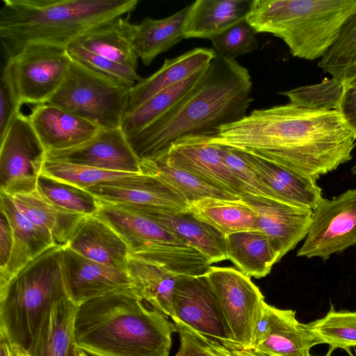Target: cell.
Masks as SVG:
<instances>
[{"mask_svg":"<svg viewBox=\"0 0 356 356\" xmlns=\"http://www.w3.org/2000/svg\"><path fill=\"white\" fill-rule=\"evenodd\" d=\"M209 140L252 151L314 180L351 160L356 146V136L338 111L291 103L255 109Z\"/></svg>","mask_w":356,"mask_h":356,"instance_id":"1","label":"cell"},{"mask_svg":"<svg viewBox=\"0 0 356 356\" xmlns=\"http://www.w3.org/2000/svg\"><path fill=\"white\" fill-rule=\"evenodd\" d=\"M252 87L245 67L217 54L184 97L142 130L127 136L128 142L141 162L164 156L180 138L215 136L222 126L248 115Z\"/></svg>","mask_w":356,"mask_h":356,"instance_id":"2","label":"cell"},{"mask_svg":"<svg viewBox=\"0 0 356 356\" xmlns=\"http://www.w3.org/2000/svg\"><path fill=\"white\" fill-rule=\"evenodd\" d=\"M168 317L134 289L115 291L78 307L73 343L92 356H168Z\"/></svg>","mask_w":356,"mask_h":356,"instance_id":"3","label":"cell"},{"mask_svg":"<svg viewBox=\"0 0 356 356\" xmlns=\"http://www.w3.org/2000/svg\"><path fill=\"white\" fill-rule=\"evenodd\" d=\"M0 39L7 59L33 43L67 47L89 31L134 11L138 0H3Z\"/></svg>","mask_w":356,"mask_h":356,"instance_id":"4","label":"cell"},{"mask_svg":"<svg viewBox=\"0 0 356 356\" xmlns=\"http://www.w3.org/2000/svg\"><path fill=\"white\" fill-rule=\"evenodd\" d=\"M356 10V0H254L247 22L256 32L282 39L294 56L321 58L341 26Z\"/></svg>","mask_w":356,"mask_h":356,"instance_id":"5","label":"cell"},{"mask_svg":"<svg viewBox=\"0 0 356 356\" xmlns=\"http://www.w3.org/2000/svg\"><path fill=\"white\" fill-rule=\"evenodd\" d=\"M60 246L29 262L0 287V332L26 350L46 312L67 296Z\"/></svg>","mask_w":356,"mask_h":356,"instance_id":"6","label":"cell"},{"mask_svg":"<svg viewBox=\"0 0 356 356\" xmlns=\"http://www.w3.org/2000/svg\"><path fill=\"white\" fill-rule=\"evenodd\" d=\"M99 202L95 215L122 237L131 256L162 266L177 275L195 276L207 268L206 258L165 226L120 205Z\"/></svg>","mask_w":356,"mask_h":356,"instance_id":"7","label":"cell"},{"mask_svg":"<svg viewBox=\"0 0 356 356\" xmlns=\"http://www.w3.org/2000/svg\"><path fill=\"white\" fill-rule=\"evenodd\" d=\"M131 87L72 58L60 88L47 104L65 109L103 129L120 128Z\"/></svg>","mask_w":356,"mask_h":356,"instance_id":"8","label":"cell"},{"mask_svg":"<svg viewBox=\"0 0 356 356\" xmlns=\"http://www.w3.org/2000/svg\"><path fill=\"white\" fill-rule=\"evenodd\" d=\"M71 61L67 47L45 43L29 44L8 58L22 104H47L62 84Z\"/></svg>","mask_w":356,"mask_h":356,"instance_id":"9","label":"cell"},{"mask_svg":"<svg viewBox=\"0 0 356 356\" xmlns=\"http://www.w3.org/2000/svg\"><path fill=\"white\" fill-rule=\"evenodd\" d=\"M0 145V191L11 197L35 191L47 152L28 116L15 118Z\"/></svg>","mask_w":356,"mask_h":356,"instance_id":"10","label":"cell"},{"mask_svg":"<svg viewBox=\"0 0 356 356\" xmlns=\"http://www.w3.org/2000/svg\"><path fill=\"white\" fill-rule=\"evenodd\" d=\"M213 291L234 342L251 346L254 326L264 297L250 277L233 267L211 266L204 275Z\"/></svg>","mask_w":356,"mask_h":356,"instance_id":"11","label":"cell"},{"mask_svg":"<svg viewBox=\"0 0 356 356\" xmlns=\"http://www.w3.org/2000/svg\"><path fill=\"white\" fill-rule=\"evenodd\" d=\"M356 244V188L332 200L323 198L313 210L309 232L297 257L323 261Z\"/></svg>","mask_w":356,"mask_h":356,"instance_id":"12","label":"cell"},{"mask_svg":"<svg viewBox=\"0 0 356 356\" xmlns=\"http://www.w3.org/2000/svg\"><path fill=\"white\" fill-rule=\"evenodd\" d=\"M172 309L173 321H179L227 346H238L232 339L218 300L204 275L178 277Z\"/></svg>","mask_w":356,"mask_h":356,"instance_id":"13","label":"cell"},{"mask_svg":"<svg viewBox=\"0 0 356 356\" xmlns=\"http://www.w3.org/2000/svg\"><path fill=\"white\" fill-rule=\"evenodd\" d=\"M86 191L98 200L143 213L175 214L188 211V202L161 179L140 173L131 181L100 184Z\"/></svg>","mask_w":356,"mask_h":356,"instance_id":"14","label":"cell"},{"mask_svg":"<svg viewBox=\"0 0 356 356\" xmlns=\"http://www.w3.org/2000/svg\"><path fill=\"white\" fill-rule=\"evenodd\" d=\"M60 266L67 296L77 307L111 293L134 289L127 271L93 261L66 246L61 248Z\"/></svg>","mask_w":356,"mask_h":356,"instance_id":"15","label":"cell"},{"mask_svg":"<svg viewBox=\"0 0 356 356\" xmlns=\"http://www.w3.org/2000/svg\"><path fill=\"white\" fill-rule=\"evenodd\" d=\"M46 159L109 171L142 173L140 161L121 127L101 129L94 137L80 145L47 152Z\"/></svg>","mask_w":356,"mask_h":356,"instance_id":"16","label":"cell"},{"mask_svg":"<svg viewBox=\"0 0 356 356\" xmlns=\"http://www.w3.org/2000/svg\"><path fill=\"white\" fill-rule=\"evenodd\" d=\"M241 198L255 213L257 230L273 241L280 259L305 238L312 223L313 210L248 193Z\"/></svg>","mask_w":356,"mask_h":356,"instance_id":"17","label":"cell"},{"mask_svg":"<svg viewBox=\"0 0 356 356\" xmlns=\"http://www.w3.org/2000/svg\"><path fill=\"white\" fill-rule=\"evenodd\" d=\"M159 159L185 169L234 195L241 197L245 194L239 181L224 162L219 145L209 142V136L180 138Z\"/></svg>","mask_w":356,"mask_h":356,"instance_id":"18","label":"cell"},{"mask_svg":"<svg viewBox=\"0 0 356 356\" xmlns=\"http://www.w3.org/2000/svg\"><path fill=\"white\" fill-rule=\"evenodd\" d=\"M28 118L47 152L80 145L101 129L93 123L50 104L36 105Z\"/></svg>","mask_w":356,"mask_h":356,"instance_id":"19","label":"cell"},{"mask_svg":"<svg viewBox=\"0 0 356 356\" xmlns=\"http://www.w3.org/2000/svg\"><path fill=\"white\" fill-rule=\"evenodd\" d=\"M66 247L100 264L127 271L130 251L124 241L97 215L85 216Z\"/></svg>","mask_w":356,"mask_h":356,"instance_id":"20","label":"cell"},{"mask_svg":"<svg viewBox=\"0 0 356 356\" xmlns=\"http://www.w3.org/2000/svg\"><path fill=\"white\" fill-rule=\"evenodd\" d=\"M0 209L7 216L13 233V248L6 268L0 272V287L17 272L50 248L55 246L49 232L28 219L13 197L0 191Z\"/></svg>","mask_w":356,"mask_h":356,"instance_id":"21","label":"cell"},{"mask_svg":"<svg viewBox=\"0 0 356 356\" xmlns=\"http://www.w3.org/2000/svg\"><path fill=\"white\" fill-rule=\"evenodd\" d=\"M189 6L163 19L144 18L138 24L122 17L126 35L138 58L149 65L159 54L184 39V27Z\"/></svg>","mask_w":356,"mask_h":356,"instance_id":"22","label":"cell"},{"mask_svg":"<svg viewBox=\"0 0 356 356\" xmlns=\"http://www.w3.org/2000/svg\"><path fill=\"white\" fill-rule=\"evenodd\" d=\"M318 341L300 323L296 312L269 306L268 325L261 341L250 349L257 356H312L310 349Z\"/></svg>","mask_w":356,"mask_h":356,"instance_id":"23","label":"cell"},{"mask_svg":"<svg viewBox=\"0 0 356 356\" xmlns=\"http://www.w3.org/2000/svg\"><path fill=\"white\" fill-rule=\"evenodd\" d=\"M216 55L213 49L196 47L175 58H165L159 70L131 88L127 114L158 92L188 79L205 68Z\"/></svg>","mask_w":356,"mask_h":356,"instance_id":"24","label":"cell"},{"mask_svg":"<svg viewBox=\"0 0 356 356\" xmlns=\"http://www.w3.org/2000/svg\"><path fill=\"white\" fill-rule=\"evenodd\" d=\"M237 149L280 200L314 210L323 199L316 180L290 171L252 151Z\"/></svg>","mask_w":356,"mask_h":356,"instance_id":"25","label":"cell"},{"mask_svg":"<svg viewBox=\"0 0 356 356\" xmlns=\"http://www.w3.org/2000/svg\"><path fill=\"white\" fill-rule=\"evenodd\" d=\"M254 0H197L189 5L184 39H209L245 20Z\"/></svg>","mask_w":356,"mask_h":356,"instance_id":"26","label":"cell"},{"mask_svg":"<svg viewBox=\"0 0 356 356\" xmlns=\"http://www.w3.org/2000/svg\"><path fill=\"white\" fill-rule=\"evenodd\" d=\"M77 308L67 297L56 302L44 315L26 350L29 355L67 356Z\"/></svg>","mask_w":356,"mask_h":356,"instance_id":"27","label":"cell"},{"mask_svg":"<svg viewBox=\"0 0 356 356\" xmlns=\"http://www.w3.org/2000/svg\"><path fill=\"white\" fill-rule=\"evenodd\" d=\"M138 213L165 226L186 244L202 254L210 264L227 259L225 236L211 225L196 218L190 212L175 214Z\"/></svg>","mask_w":356,"mask_h":356,"instance_id":"28","label":"cell"},{"mask_svg":"<svg viewBox=\"0 0 356 356\" xmlns=\"http://www.w3.org/2000/svg\"><path fill=\"white\" fill-rule=\"evenodd\" d=\"M227 259L248 277H266L280 260L273 241L259 230L229 234L225 237Z\"/></svg>","mask_w":356,"mask_h":356,"instance_id":"29","label":"cell"},{"mask_svg":"<svg viewBox=\"0 0 356 356\" xmlns=\"http://www.w3.org/2000/svg\"><path fill=\"white\" fill-rule=\"evenodd\" d=\"M12 197L15 206L28 219L49 232L57 246L67 245L85 216L53 204L37 191Z\"/></svg>","mask_w":356,"mask_h":356,"instance_id":"30","label":"cell"},{"mask_svg":"<svg viewBox=\"0 0 356 356\" xmlns=\"http://www.w3.org/2000/svg\"><path fill=\"white\" fill-rule=\"evenodd\" d=\"M188 211L225 237L237 232L257 230L255 213L242 198H205L189 203Z\"/></svg>","mask_w":356,"mask_h":356,"instance_id":"31","label":"cell"},{"mask_svg":"<svg viewBox=\"0 0 356 356\" xmlns=\"http://www.w3.org/2000/svg\"><path fill=\"white\" fill-rule=\"evenodd\" d=\"M127 272L138 295L172 318L173 295L179 275L157 264L131 255Z\"/></svg>","mask_w":356,"mask_h":356,"instance_id":"32","label":"cell"},{"mask_svg":"<svg viewBox=\"0 0 356 356\" xmlns=\"http://www.w3.org/2000/svg\"><path fill=\"white\" fill-rule=\"evenodd\" d=\"M140 169L142 173L154 176L173 188L188 204L205 198H241L163 159L141 161Z\"/></svg>","mask_w":356,"mask_h":356,"instance_id":"33","label":"cell"},{"mask_svg":"<svg viewBox=\"0 0 356 356\" xmlns=\"http://www.w3.org/2000/svg\"><path fill=\"white\" fill-rule=\"evenodd\" d=\"M86 49L135 70L138 56L122 26V17L102 24L76 40Z\"/></svg>","mask_w":356,"mask_h":356,"instance_id":"34","label":"cell"},{"mask_svg":"<svg viewBox=\"0 0 356 356\" xmlns=\"http://www.w3.org/2000/svg\"><path fill=\"white\" fill-rule=\"evenodd\" d=\"M318 66L344 82L356 78V10L344 22Z\"/></svg>","mask_w":356,"mask_h":356,"instance_id":"35","label":"cell"},{"mask_svg":"<svg viewBox=\"0 0 356 356\" xmlns=\"http://www.w3.org/2000/svg\"><path fill=\"white\" fill-rule=\"evenodd\" d=\"M205 68L188 79L158 92L135 111L126 114L121 126L126 136L142 130L184 97L197 83Z\"/></svg>","mask_w":356,"mask_h":356,"instance_id":"36","label":"cell"},{"mask_svg":"<svg viewBox=\"0 0 356 356\" xmlns=\"http://www.w3.org/2000/svg\"><path fill=\"white\" fill-rule=\"evenodd\" d=\"M36 191L53 204L82 216L95 215L99 200L89 191L63 180L41 174Z\"/></svg>","mask_w":356,"mask_h":356,"instance_id":"37","label":"cell"},{"mask_svg":"<svg viewBox=\"0 0 356 356\" xmlns=\"http://www.w3.org/2000/svg\"><path fill=\"white\" fill-rule=\"evenodd\" d=\"M306 326L319 344L347 351L356 347V312L336 311L332 307L324 317Z\"/></svg>","mask_w":356,"mask_h":356,"instance_id":"38","label":"cell"},{"mask_svg":"<svg viewBox=\"0 0 356 356\" xmlns=\"http://www.w3.org/2000/svg\"><path fill=\"white\" fill-rule=\"evenodd\" d=\"M42 174L87 189L100 184L127 182L136 178L140 173L109 171L46 159Z\"/></svg>","mask_w":356,"mask_h":356,"instance_id":"39","label":"cell"},{"mask_svg":"<svg viewBox=\"0 0 356 356\" xmlns=\"http://www.w3.org/2000/svg\"><path fill=\"white\" fill-rule=\"evenodd\" d=\"M346 82L331 77L313 85L303 86L280 92L289 103L316 110L339 111Z\"/></svg>","mask_w":356,"mask_h":356,"instance_id":"40","label":"cell"},{"mask_svg":"<svg viewBox=\"0 0 356 356\" xmlns=\"http://www.w3.org/2000/svg\"><path fill=\"white\" fill-rule=\"evenodd\" d=\"M257 33L245 19L213 36L210 41L217 54L225 58L236 60L237 57L257 49Z\"/></svg>","mask_w":356,"mask_h":356,"instance_id":"41","label":"cell"},{"mask_svg":"<svg viewBox=\"0 0 356 356\" xmlns=\"http://www.w3.org/2000/svg\"><path fill=\"white\" fill-rule=\"evenodd\" d=\"M67 49L72 58L83 65L110 76L131 88L143 79L136 70L94 54L76 41L69 44Z\"/></svg>","mask_w":356,"mask_h":356,"instance_id":"42","label":"cell"},{"mask_svg":"<svg viewBox=\"0 0 356 356\" xmlns=\"http://www.w3.org/2000/svg\"><path fill=\"white\" fill-rule=\"evenodd\" d=\"M219 146L224 162L239 181L245 193L280 200L265 184L237 149L222 145Z\"/></svg>","mask_w":356,"mask_h":356,"instance_id":"43","label":"cell"},{"mask_svg":"<svg viewBox=\"0 0 356 356\" xmlns=\"http://www.w3.org/2000/svg\"><path fill=\"white\" fill-rule=\"evenodd\" d=\"M22 105L8 65L3 68L0 83V140L3 138Z\"/></svg>","mask_w":356,"mask_h":356,"instance_id":"44","label":"cell"},{"mask_svg":"<svg viewBox=\"0 0 356 356\" xmlns=\"http://www.w3.org/2000/svg\"><path fill=\"white\" fill-rule=\"evenodd\" d=\"M179 337V348L175 356H214L183 323L173 321Z\"/></svg>","mask_w":356,"mask_h":356,"instance_id":"45","label":"cell"},{"mask_svg":"<svg viewBox=\"0 0 356 356\" xmlns=\"http://www.w3.org/2000/svg\"><path fill=\"white\" fill-rule=\"evenodd\" d=\"M338 111L356 136V78L346 82Z\"/></svg>","mask_w":356,"mask_h":356,"instance_id":"46","label":"cell"},{"mask_svg":"<svg viewBox=\"0 0 356 356\" xmlns=\"http://www.w3.org/2000/svg\"><path fill=\"white\" fill-rule=\"evenodd\" d=\"M0 214V272L7 266L13 248V233L10 222L6 213Z\"/></svg>","mask_w":356,"mask_h":356,"instance_id":"47","label":"cell"},{"mask_svg":"<svg viewBox=\"0 0 356 356\" xmlns=\"http://www.w3.org/2000/svg\"><path fill=\"white\" fill-rule=\"evenodd\" d=\"M189 330L214 356H257L246 349L231 348L216 339L200 334L191 329Z\"/></svg>","mask_w":356,"mask_h":356,"instance_id":"48","label":"cell"},{"mask_svg":"<svg viewBox=\"0 0 356 356\" xmlns=\"http://www.w3.org/2000/svg\"><path fill=\"white\" fill-rule=\"evenodd\" d=\"M0 356H15L12 343L1 332H0Z\"/></svg>","mask_w":356,"mask_h":356,"instance_id":"49","label":"cell"},{"mask_svg":"<svg viewBox=\"0 0 356 356\" xmlns=\"http://www.w3.org/2000/svg\"><path fill=\"white\" fill-rule=\"evenodd\" d=\"M12 346L15 353V356H29L27 351L25 349L16 345L12 344Z\"/></svg>","mask_w":356,"mask_h":356,"instance_id":"50","label":"cell"},{"mask_svg":"<svg viewBox=\"0 0 356 356\" xmlns=\"http://www.w3.org/2000/svg\"><path fill=\"white\" fill-rule=\"evenodd\" d=\"M67 356H77V348L74 345L72 346Z\"/></svg>","mask_w":356,"mask_h":356,"instance_id":"51","label":"cell"},{"mask_svg":"<svg viewBox=\"0 0 356 356\" xmlns=\"http://www.w3.org/2000/svg\"><path fill=\"white\" fill-rule=\"evenodd\" d=\"M77 356H88V355L83 350L77 348Z\"/></svg>","mask_w":356,"mask_h":356,"instance_id":"52","label":"cell"},{"mask_svg":"<svg viewBox=\"0 0 356 356\" xmlns=\"http://www.w3.org/2000/svg\"><path fill=\"white\" fill-rule=\"evenodd\" d=\"M351 172L353 175L356 176V163L352 168Z\"/></svg>","mask_w":356,"mask_h":356,"instance_id":"53","label":"cell"}]
</instances>
